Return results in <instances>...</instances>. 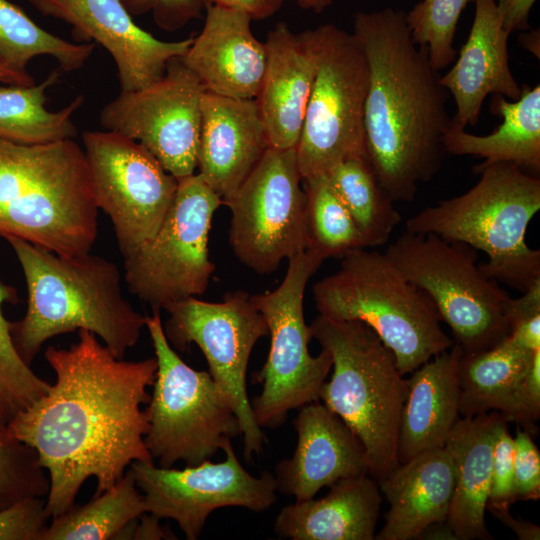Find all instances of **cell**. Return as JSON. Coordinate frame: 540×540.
<instances>
[{"instance_id":"e0dca14e","label":"cell","mask_w":540,"mask_h":540,"mask_svg":"<svg viewBox=\"0 0 540 540\" xmlns=\"http://www.w3.org/2000/svg\"><path fill=\"white\" fill-rule=\"evenodd\" d=\"M225 460H205L184 469L134 461L130 464L143 492L147 513L174 520L186 539L196 540L208 516L218 508L236 506L263 512L276 500V481L264 471L253 476L244 469L229 443Z\"/></svg>"},{"instance_id":"4fadbf2b","label":"cell","mask_w":540,"mask_h":540,"mask_svg":"<svg viewBox=\"0 0 540 540\" xmlns=\"http://www.w3.org/2000/svg\"><path fill=\"white\" fill-rule=\"evenodd\" d=\"M296 149L268 147L249 175L223 199L231 217L229 245L258 274L307 249L306 197Z\"/></svg>"},{"instance_id":"4316f807","label":"cell","mask_w":540,"mask_h":540,"mask_svg":"<svg viewBox=\"0 0 540 540\" xmlns=\"http://www.w3.org/2000/svg\"><path fill=\"white\" fill-rule=\"evenodd\" d=\"M502 415L490 411L461 417L445 448L454 466V488L446 523L458 540H492L485 523L495 429Z\"/></svg>"},{"instance_id":"5b68a950","label":"cell","mask_w":540,"mask_h":540,"mask_svg":"<svg viewBox=\"0 0 540 540\" xmlns=\"http://www.w3.org/2000/svg\"><path fill=\"white\" fill-rule=\"evenodd\" d=\"M474 172L480 174L474 186L423 208L405 229L481 250L485 275L523 293L540 281V251L525 240L540 210V180L511 163L476 166Z\"/></svg>"},{"instance_id":"52a82bcc","label":"cell","mask_w":540,"mask_h":540,"mask_svg":"<svg viewBox=\"0 0 540 540\" xmlns=\"http://www.w3.org/2000/svg\"><path fill=\"white\" fill-rule=\"evenodd\" d=\"M313 285L320 315L369 326L405 376L453 345L429 296L408 281L385 253L357 249Z\"/></svg>"},{"instance_id":"60d3db41","label":"cell","mask_w":540,"mask_h":540,"mask_svg":"<svg viewBox=\"0 0 540 540\" xmlns=\"http://www.w3.org/2000/svg\"><path fill=\"white\" fill-rule=\"evenodd\" d=\"M48 519L44 497L23 498L0 509V540H40Z\"/></svg>"},{"instance_id":"74e56055","label":"cell","mask_w":540,"mask_h":540,"mask_svg":"<svg viewBox=\"0 0 540 540\" xmlns=\"http://www.w3.org/2000/svg\"><path fill=\"white\" fill-rule=\"evenodd\" d=\"M499 412L505 420L515 423L530 435L537 433L540 417V350L528 370L514 385L501 404Z\"/></svg>"},{"instance_id":"681fc988","label":"cell","mask_w":540,"mask_h":540,"mask_svg":"<svg viewBox=\"0 0 540 540\" xmlns=\"http://www.w3.org/2000/svg\"><path fill=\"white\" fill-rule=\"evenodd\" d=\"M419 539L425 540H458L446 522L435 523L427 527Z\"/></svg>"},{"instance_id":"484cf974","label":"cell","mask_w":540,"mask_h":540,"mask_svg":"<svg viewBox=\"0 0 540 540\" xmlns=\"http://www.w3.org/2000/svg\"><path fill=\"white\" fill-rule=\"evenodd\" d=\"M382 502L369 474L341 479L320 499L283 507L275 532L292 540H373Z\"/></svg>"},{"instance_id":"d6a6232c","label":"cell","mask_w":540,"mask_h":540,"mask_svg":"<svg viewBox=\"0 0 540 540\" xmlns=\"http://www.w3.org/2000/svg\"><path fill=\"white\" fill-rule=\"evenodd\" d=\"M94 43H72L37 25L20 7L0 0V56L11 66L26 70L36 56L54 58L60 69L72 72L84 66Z\"/></svg>"},{"instance_id":"277c9868","label":"cell","mask_w":540,"mask_h":540,"mask_svg":"<svg viewBox=\"0 0 540 540\" xmlns=\"http://www.w3.org/2000/svg\"><path fill=\"white\" fill-rule=\"evenodd\" d=\"M98 205L84 150L74 139H0V235L63 255L89 253Z\"/></svg>"},{"instance_id":"f6af8a7d","label":"cell","mask_w":540,"mask_h":540,"mask_svg":"<svg viewBox=\"0 0 540 540\" xmlns=\"http://www.w3.org/2000/svg\"><path fill=\"white\" fill-rule=\"evenodd\" d=\"M286 0H203L206 6L217 5L238 9L252 20H263L274 15Z\"/></svg>"},{"instance_id":"9c48e42d","label":"cell","mask_w":540,"mask_h":540,"mask_svg":"<svg viewBox=\"0 0 540 540\" xmlns=\"http://www.w3.org/2000/svg\"><path fill=\"white\" fill-rule=\"evenodd\" d=\"M384 253L429 296L463 353L492 348L509 336L510 296L481 270L474 248L405 231Z\"/></svg>"},{"instance_id":"c3c4849f","label":"cell","mask_w":540,"mask_h":540,"mask_svg":"<svg viewBox=\"0 0 540 540\" xmlns=\"http://www.w3.org/2000/svg\"><path fill=\"white\" fill-rule=\"evenodd\" d=\"M0 84L29 86L35 81L27 70L16 69L0 56Z\"/></svg>"},{"instance_id":"8fae6325","label":"cell","mask_w":540,"mask_h":540,"mask_svg":"<svg viewBox=\"0 0 540 540\" xmlns=\"http://www.w3.org/2000/svg\"><path fill=\"white\" fill-rule=\"evenodd\" d=\"M311 33L316 73L296 147L302 178L326 175L339 162L366 155L369 71L364 50L353 33L334 24Z\"/></svg>"},{"instance_id":"ba28073f","label":"cell","mask_w":540,"mask_h":540,"mask_svg":"<svg viewBox=\"0 0 540 540\" xmlns=\"http://www.w3.org/2000/svg\"><path fill=\"white\" fill-rule=\"evenodd\" d=\"M146 328L157 371L145 408V446L165 468L179 461L192 466L209 460L242 434L232 404L209 371L193 369L172 348L159 311L147 316Z\"/></svg>"},{"instance_id":"30bf717a","label":"cell","mask_w":540,"mask_h":540,"mask_svg":"<svg viewBox=\"0 0 540 540\" xmlns=\"http://www.w3.org/2000/svg\"><path fill=\"white\" fill-rule=\"evenodd\" d=\"M324 259L306 249L288 259L282 282L274 290L250 295L270 334V349L262 369L255 374L261 393L251 401L258 426L276 428L293 409L315 401L332 368L331 354L322 349L311 356L312 338L304 317L307 284Z\"/></svg>"},{"instance_id":"f1b7e54d","label":"cell","mask_w":540,"mask_h":540,"mask_svg":"<svg viewBox=\"0 0 540 540\" xmlns=\"http://www.w3.org/2000/svg\"><path fill=\"white\" fill-rule=\"evenodd\" d=\"M59 76V71L53 70L39 84L0 86V139L33 145L77 136L72 115L84 104L83 94L61 110L50 111L46 107L47 90L57 83Z\"/></svg>"},{"instance_id":"e575fe53","label":"cell","mask_w":540,"mask_h":540,"mask_svg":"<svg viewBox=\"0 0 540 540\" xmlns=\"http://www.w3.org/2000/svg\"><path fill=\"white\" fill-rule=\"evenodd\" d=\"M15 298V290L0 282V415L8 423L51 387L22 360L14 346L11 322L4 317L2 306Z\"/></svg>"},{"instance_id":"ab89813d","label":"cell","mask_w":540,"mask_h":540,"mask_svg":"<svg viewBox=\"0 0 540 540\" xmlns=\"http://www.w3.org/2000/svg\"><path fill=\"white\" fill-rule=\"evenodd\" d=\"M505 314L510 327L508 339L525 350H540V281L521 297H510Z\"/></svg>"},{"instance_id":"9a60e30c","label":"cell","mask_w":540,"mask_h":540,"mask_svg":"<svg viewBox=\"0 0 540 540\" xmlns=\"http://www.w3.org/2000/svg\"><path fill=\"white\" fill-rule=\"evenodd\" d=\"M84 152L98 208L111 220L124 258L158 231L178 180L139 142L114 131H85Z\"/></svg>"},{"instance_id":"8d00e7d4","label":"cell","mask_w":540,"mask_h":540,"mask_svg":"<svg viewBox=\"0 0 540 540\" xmlns=\"http://www.w3.org/2000/svg\"><path fill=\"white\" fill-rule=\"evenodd\" d=\"M49 486L36 451L20 441L0 415V509L23 498L45 497Z\"/></svg>"},{"instance_id":"83f0119b","label":"cell","mask_w":540,"mask_h":540,"mask_svg":"<svg viewBox=\"0 0 540 540\" xmlns=\"http://www.w3.org/2000/svg\"><path fill=\"white\" fill-rule=\"evenodd\" d=\"M492 111L502 119L487 135H475L450 123L446 153L483 159L477 166L511 163L522 169H540V85L524 86L516 100L496 95Z\"/></svg>"},{"instance_id":"4dcf8cb0","label":"cell","mask_w":540,"mask_h":540,"mask_svg":"<svg viewBox=\"0 0 540 540\" xmlns=\"http://www.w3.org/2000/svg\"><path fill=\"white\" fill-rule=\"evenodd\" d=\"M129 468L111 488L94 496L88 503L76 506L52 518L40 540H107L118 539L133 520L147 513L143 494L137 489Z\"/></svg>"},{"instance_id":"7dc6e473","label":"cell","mask_w":540,"mask_h":540,"mask_svg":"<svg viewBox=\"0 0 540 540\" xmlns=\"http://www.w3.org/2000/svg\"><path fill=\"white\" fill-rule=\"evenodd\" d=\"M144 515V514H143ZM140 516V522H132L130 539H170L171 534L166 532L159 524V519L153 515Z\"/></svg>"},{"instance_id":"b9f144b4","label":"cell","mask_w":540,"mask_h":540,"mask_svg":"<svg viewBox=\"0 0 540 540\" xmlns=\"http://www.w3.org/2000/svg\"><path fill=\"white\" fill-rule=\"evenodd\" d=\"M513 481L515 500L540 497V452L531 435L520 427L513 437Z\"/></svg>"},{"instance_id":"bcb514c9","label":"cell","mask_w":540,"mask_h":540,"mask_svg":"<svg viewBox=\"0 0 540 540\" xmlns=\"http://www.w3.org/2000/svg\"><path fill=\"white\" fill-rule=\"evenodd\" d=\"M490 513L506 527L514 531L520 540L540 539V527L534 523L521 518H514L509 510L491 511Z\"/></svg>"},{"instance_id":"44dd1931","label":"cell","mask_w":540,"mask_h":540,"mask_svg":"<svg viewBox=\"0 0 540 540\" xmlns=\"http://www.w3.org/2000/svg\"><path fill=\"white\" fill-rule=\"evenodd\" d=\"M266 67L255 97L269 147L296 149L315 73L311 29L294 33L285 22L267 34Z\"/></svg>"},{"instance_id":"603a6c76","label":"cell","mask_w":540,"mask_h":540,"mask_svg":"<svg viewBox=\"0 0 540 540\" xmlns=\"http://www.w3.org/2000/svg\"><path fill=\"white\" fill-rule=\"evenodd\" d=\"M268 147L255 99L204 92L197 173L222 200L238 188Z\"/></svg>"},{"instance_id":"cb8c5ba5","label":"cell","mask_w":540,"mask_h":540,"mask_svg":"<svg viewBox=\"0 0 540 540\" xmlns=\"http://www.w3.org/2000/svg\"><path fill=\"white\" fill-rule=\"evenodd\" d=\"M389 503L376 540H419L432 524L446 522L454 488V466L444 447L421 452L378 482Z\"/></svg>"},{"instance_id":"1f68e13d","label":"cell","mask_w":540,"mask_h":540,"mask_svg":"<svg viewBox=\"0 0 540 540\" xmlns=\"http://www.w3.org/2000/svg\"><path fill=\"white\" fill-rule=\"evenodd\" d=\"M326 175L354 219L365 247L385 244L401 215L381 187L367 155L349 157Z\"/></svg>"},{"instance_id":"ac0fdd59","label":"cell","mask_w":540,"mask_h":540,"mask_svg":"<svg viewBox=\"0 0 540 540\" xmlns=\"http://www.w3.org/2000/svg\"><path fill=\"white\" fill-rule=\"evenodd\" d=\"M39 13L71 26L73 38L98 43L111 55L121 92L146 87L182 57L193 37L162 41L138 26L119 0H27Z\"/></svg>"},{"instance_id":"f907efd6","label":"cell","mask_w":540,"mask_h":540,"mask_svg":"<svg viewBox=\"0 0 540 540\" xmlns=\"http://www.w3.org/2000/svg\"><path fill=\"white\" fill-rule=\"evenodd\" d=\"M520 44L537 59L540 58V32L539 29L525 30L519 37Z\"/></svg>"},{"instance_id":"7bdbcfd3","label":"cell","mask_w":540,"mask_h":540,"mask_svg":"<svg viewBox=\"0 0 540 540\" xmlns=\"http://www.w3.org/2000/svg\"><path fill=\"white\" fill-rule=\"evenodd\" d=\"M132 16L151 13L156 25L176 31L200 18L203 0H119Z\"/></svg>"},{"instance_id":"3957f363","label":"cell","mask_w":540,"mask_h":540,"mask_svg":"<svg viewBox=\"0 0 540 540\" xmlns=\"http://www.w3.org/2000/svg\"><path fill=\"white\" fill-rule=\"evenodd\" d=\"M7 241L28 293L25 315L11 322L14 346L25 363L31 365L48 339L81 329L100 337L119 359L138 342L147 316L123 297L116 264L90 252L63 255L19 238Z\"/></svg>"},{"instance_id":"6da1fadb","label":"cell","mask_w":540,"mask_h":540,"mask_svg":"<svg viewBox=\"0 0 540 540\" xmlns=\"http://www.w3.org/2000/svg\"><path fill=\"white\" fill-rule=\"evenodd\" d=\"M70 348L49 346L44 357L56 375L50 389L8 423L33 448L49 476L46 513L68 511L89 477L97 496L114 486L134 461L155 463L144 436L147 387L157 360L116 358L97 336L81 329Z\"/></svg>"},{"instance_id":"ee69618b","label":"cell","mask_w":540,"mask_h":540,"mask_svg":"<svg viewBox=\"0 0 540 540\" xmlns=\"http://www.w3.org/2000/svg\"><path fill=\"white\" fill-rule=\"evenodd\" d=\"M509 33L530 29V13L538 0H495Z\"/></svg>"},{"instance_id":"8992f818","label":"cell","mask_w":540,"mask_h":540,"mask_svg":"<svg viewBox=\"0 0 540 540\" xmlns=\"http://www.w3.org/2000/svg\"><path fill=\"white\" fill-rule=\"evenodd\" d=\"M309 331L333 362L319 399L360 440L369 475L379 482L400 463L398 433L406 379L392 351L363 322L319 314Z\"/></svg>"},{"instance_id":"d6986e66","label":"cell","mask_w":540,"mask_h":540,"mask_svg":"<svg viewBox=\"0 0 540 540\" xmlns=\"http://www.w3.org/2000/svg\"><path fill=\"white\" fill-rule=\"evenodd\" d=\"M293 425L296 449L277 464L274 476L281 493L307 500L341 479L369 474L362 443L324 404L315 401L300 407Z\"/></svg>"},{"instance_id":"816d5d0a","label":"cell","mask_w":540,"mask_h":540,"mask_svg":"<svg viewBox=\"0 0 540 540\" xmlns=\"http://www.w3.org/2000/svg\"><path fill=\"white\" fill-rule=\"evenodd\" d=\"M296 4L306 10H311L315 13H321L329 7L335 0H292Z\"/></svg>"},{"instance_id":"5bb4252c","label":"cell","mask_w":540,"mask_h":540,"mask_svg":"<svg viewBox=\"0 0 540 540\" xmlns=\"http://www.w3.org/2000/svg\"><path fill=\"white\" fill-rule=\"evenodd\" d=\"M163 325L171 345L184 351L195 343L206 358L209 373L228 396L239 420L244 456L259 455L266 437L258 426L248 397L246 374L257 341L268 335L267 324L244 290L227 292L220 302L189 297L164 309Z\"/></svg>"},{"instance_id":"d4e9b609","label":"cell","mask_w":540,"mask_h":540,"mask_svg":"<svg viewBox=\"0 0 540 540\" xmlns=\"http://www.w3.org/2000/svg\"><path fill=\"white\" fill-rule=\"evenodd\" d=\"M463 351L458 344L415 369L406 379V396L398 433L400 463L445 446L461 418L458 366Z\"/></svg>"},{"instance_id":"7402d4cb","label":"cell","mask_w":540,"mask_h":540,"mask_svg":"<svg viewBox=\"0 0 540 540\" xmlns=\"http://www.w3.org/2000/svg\"><path fill=\"white\" fill-rule=\"evenodd\" d=\"M201 32L193 37L184 64L207 92L237 99H255L266 67V47L252 33V19L223 6H206Z\"/></svg>"},{"instance_id":"f546056e","label":"cell","mask_w":540,"mask_h":540,"mask_svg":"<svg viewBox=\"0 0 540 540\" xmlns=\"http://www.w3.org/2000/svg\"><path fill=\"white\" fill-rule=\"evenodd\" d=\"M537 351L520 348L507 337L492 348L462 353L458 366L460 416L498 411Z\"/></svg>"},{"instance_id":"ffe728a7","label":"cell","mask_w":540,"mask_h":540,"mask_svg":"<svg viewBox=\"0 0 540 540\" xmlns=\"http://www.w3.org/2000/svg\"><path fill=\"white\" fill-rule=\"evenodd\" d=\"M474 3L475 14L468 38L453 66L440 76L442 86L455 104L451 124L464 129L478 123L488 95L516 100L522 92L509 64L510 33L503 24L496 1L474 0Z\"/></svg>"},{"instance_id":"836d02e7","label":"cell","mask_w":540,"mask_h":540,"mask_svg":"<svg viewBox=\"0 0 540 540\" xmlns=\"http://www.w3.org/2000/svg\"><path fill=\"white\" fill-rule=\"evenodd\" d=\"M306 197L308 247L324 260L343 258L366 248L347 207L331 186L327 175L303 178Z\"/></svg>"},{"instance_id":"7c38bea8","label":"cell","mask_w":540,"mask_h":540,"mask_svg":"<svg viewBox=\"0 0 540 540\" xmlns=\"http://www.w3.org/2000/svg\"><path fill=\"white\" fill-rule=\"evenodd\" d=\"M222 198L198 174L178 179L174 201L155 235L124 258L128 290L152 312L202 295L215 265L208 240Z\"/></svg>"},{"instance_id":"7a4b0ae2","label":"cell","mask_w":540,"mask_h":540,"mask_svg":"<svg viewBox=\"0 0 540 540\" xmlns=\"http://www.w3.org/2000/svg\"><path fill=\"white\" fill-rule=\"evenodd\" d=\"M353 34L369 71L364 107L367 158L390 199L410 202L441 168L451 123L449 94L427 51L412 39L405 12H358Z\"/></svg>"},{"instance_id":"f35d334b","label":"cell","mask_w":540,"mask_h":540,"mask_svg":"<svg viewBox=\"0 0 540 540\" xmlns=\"http://www.w3.org/2000/svg\"><path fill=\"white\" fill-rule=\"evenodd\" d=\"M513 437L504 417L498 422L492 447L491 486L487 508L491 511L510 510L516 501L513 481Z\"/></svg>"},{"instance_id":"2e32d148","label":"cell","mask_w":540,"mask_h":540,"mask_svg":"<svg viewBox=\"0 0 540 540\" xmlns=\"http://www.w3.org/2000/svg\"><path fill=\"white\" fill-rule=\"evenodd\" d=\"M205 91L194 72L176 57L157 81L121 92L106 104L99 121L106 130L139 142L178 180L196 173Z\"/></svg>"},{"instance_id":"d590c367","label":"cell","mask_w":540,"mask_h":540,"mask_svg":"<svg viewBox=\"0 0 540 540\" xmlns=\"http://www.w3.org/2000/svg\"><path fill=\"white\" fill-rule=\"evenodd\" d=\"M474 0H421L405 20L414 42L427 51L436 71L448 67L456 59L455 33L459 18Z\"/></svg>"}]
</instances>
